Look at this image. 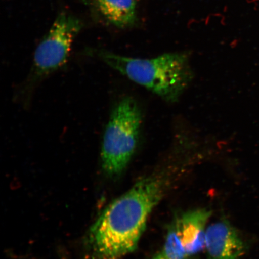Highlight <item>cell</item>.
Returning a JSON list of instances; mask_svg holds the SVG:
<instances>
[{
  "label": "cell",
  "mask_w": 259,
  "mask_h": 259,
  "mask_svg": "<svg viewBox=\"0 0 259 259\" xmlns=\"http://www.w3.org/2000/svg\"><path fill=\"white\" fill-rule=\"evenodd\" d=\"M165 187L163 178H142L107 206L87 236L85 246L91 258L119 259L134 252Z\"/></svg>",
  "instance_id": "6da1fadb"
},
{
  "label": "cell",
  "mask_w": 259,
  "mask_h": 259,
  "mask_svg": "<svg viewBox=\"0 0 259 259\" xmlns=\"http://www.w3.org/2000/svg\"><path fill=\"white\" fill-rule=\"evenodd\" d=\"M75 16L62 12L36 48L30 74L33 83L44 79L67 62L72 44L82 28Z\"/></svg>",
  "instance_id": "277c9868"
},
{
  "label": "cell",
  "mask_w": 259,
  "mask_h": 259,
  "mask_svg": "<svg viewBox=\"0 0 259 259\" xmlns=\"http://www.w3.org/2000/svg\"><path fill=\"white\" fill-rule=\"evenodd\" d=\"M142 119L132 97H124L113 108L102 144L101 166L106 177L118 178L127 167L137 147Z\"/></svg>",
  "instance_id": "3957f363"
},
{
  "label": "cell",
  "mask_w": 259,
  "mask_h": 259,
  "mask_svg": "<svg viewBox=\"0 0 259 259\" xmlns=\"http://www.w3.org/2000/svg\"><path fill=\"white\" fill-rule=\"evenodd\" d=\"M90 2L102 17L114 27H131L138 20L136 0H90Z\"/></svg>",
  "instance_id": "52a82bcc"
},
{
  "label": "cell",
  "mask_w": 259,
  "mask_h": 259,
  "mask_svg": "<svg viewBox=\"0 0 259 259\" xmlns=\"http://www.w3.org/2000/svg\"><path fill=\"white\" fill-rule=\"evenodd\" d=\"M97 56L112 69L169 103L178 101L193 77L187 54H164L142 59L99 51Z\"/></svg>",
  "instance_id": "7a4b0ae2"
},
{
  "label": "cell",
  "mask_w": 259,
  "mask_h": 259,
  "mask_svg": "<svg viewBox=\"0 0 259 259\" xmlns=\"http://www.w3.org/2000/svg\"><path fill=\"white\" fill-rule=\"evenodd\" d=\"M186 259H194V258H193V257H191L187 258Z\"/></svg>",
  "instance_id": "9c48e42d"
},
{
  "label": "cell",
  "mask_w": 259,
  "mask_h": 259,
  "mask_svg": "<svg viewBox=\"0 0 259 259\" xmlns=\"http://www.w3.org/2000/svg\"><path fill=\"white\" fill-rule=\"evenodd\" d=\"M205 248L209 259H238L245 251L240 236L227 221L215 222L207 228Z\"/></svg>",
  "instance_id": "8992f818"
},
{
  "label": "cell",
  "mask_w": 259,
  "mask_h": 259,
  "mask_svg": "<svg viewBox=\"0 0 259 259\" xmlns=\"http://www.w3.org/2000/svg\"><path fill=\"white\" fill-rule=\"evenodd\" d=\"M189 257L176 231L170 225L163 248L151 259H186Z\"/></svg>",
  "instance_id": "ba28073f"
},
{
  "label": "cell",
  "mask_w": 259,
  "mask_h": 259,
  "mask_svg": "<svg viewBox=\"0 0 259 259\" xmlns=\"http://www.w3.org/2000/svg\"><path fill=\"white\" fill-rule=\"evenodd\" d=\"M210 215L208 209H194L184 213L171 225L188 257H193L205 247L206 224Z\"/></svg>",
  "instance_id": "5b68a950"
}]
</instances>
